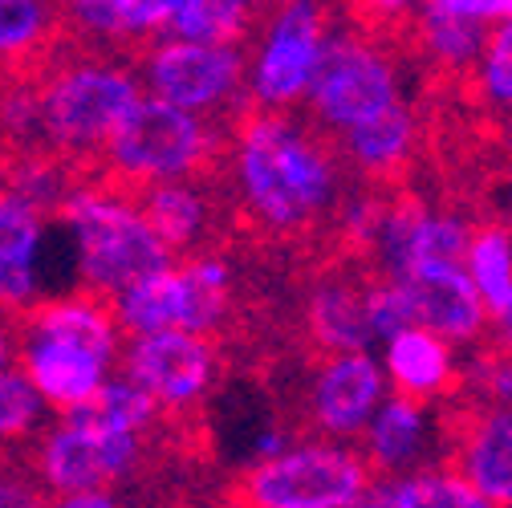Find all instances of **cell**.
Returning a JSON list of instances; mask_svg holds the SVG:
<instances>
[{"instance_id":"6da1fadb","label":"cell","mask_w":512,"mask_h":508,"mask_svg":"<svg viewBox=\"0 0 512 508\" xmlns=\"http://www.w3.org/2000/svg\"><path fill=\"white\" fill-rule=\"evenodd\" d=\"M236 192L273 232H301L338 200V159L293 114L252 110L236 126Z\"/></svg>"},{"instance_id":"7a4b0ae2","label":"cell","mask_w":512,"mask_h":508,"mask_svg":"<svg viewBox=\"0 0 512 508\" xmlns=\"http://www.w3.org/2000/svg\"><path fill=\"white\" fill-rule=\"evenodd\" d=\"M57 220L74 244L78 293L114 301L118 293L139 285L143 277L175 265V257L155 236V228L147 224L135 196L114 183L74 187L70 200L61 204Z\"/></svg>"},{"instance_id":"3957f363","label":"cell","mask_w":512,"mask_h":508,"mask_svg":"<svg viewBox=\"0 0 512 508\" xmlns=\"http://www.w3.org/2000/svg\"><path fill=\"white\" fill-rule=\"evenodd\" d=\"M41 98V139L57 155L106 151L118 122L143 98V82L131 66L110 57L61 61L37 86Z\"/></svg>"},{"instance_id":"277c9868","label":"cell","mask_w":512,"mask_h":508,"mask_svg":"<svg viewBox=\"0 0 512 508\" xmlns=\"http://www.w3.org/2000/svg\"><path fill=\"white\" fill-rule=\"evenodd\" d=\"M212 151H216V135L208 118L143 94L135 110L118 122L102 159L114 187L126 183L131 192H143L151 183L200 179L204 167L212 163Z\"/></svg>"},{"instance_id":"5b68a950","label":"cell","mask_w":512,"mask_h":508,"mask_svg":"<svg viewBox=\"0 0 512 508\" xmlns=\"http://www.w3.org/2000/svg\"><path fill=\"white\" fill-rule=\"evenodd\" d=\"M114 317L122 334L151 338V334H200L208 338L228 322L232 309V265L220 252H200L183 265L143 277L114 301Z\"/></svg>"},{"instance_id":"8992f818","label":"cell","mask_w":512,"mask_h":508,"mask_svg":"<svg viewBox=\"0 0 512 508\" xmlns=\"http://www.w3.org/2000/svg\"><path fill=\"white\" fill-rule=\"evenodd\" d=\"M374 472L350 443L301 439L281 456L252 464L240 480L244 508H354Z\"/></svg>"},{"instance_id":"52a82bcc","label":"cell","mask_w":512,"mask_h":508,"mask_svg":"<svg viewBox=\"0 0 512 508\" xmlns=\"http://www.w3.org/2000/svg\"><path fill=\"white\" fill-rule=\"evenodd\" d=\"M309 114L334 135H346L354 126L387 114L403 102V74L399 61L382 49L374 37L330 29L326 57L317 82L309 90Z\"/></svg>"},{"instance_id":"ba28073f","label":"cell","mask_w":512,"mask_h":508,"mask_svg":"<svg viewBox=\"0 0 512 508\" xmlns=\"http://www.w3.org/2000/svg\"><path fill=\"white\" fill-rule=\"evenodd\" d=\"M326 41V9L309 5V0L273 9L248 61V98L256 102V110L289 114L297 102H305L317 82V70H322Z\"/></svg>"},{"instance_id":"9c48e42d","label":"cell","mask_w":512,"mask_h":508,"mask_svg":"<svg viewBox=\"0 0 512 508\" xmlns=\"http://www.w3.org/2000/svg\"><path fill=\"white\" fill-rule=\"evenodd\" d=\"M139 82L151 98L204 118L248 86V61L240 49L155 37L143 49Z\"/></svg>"},{"instance_id":"30bf717a","label":"cell","mask_w":512,"mask_h":508,"mask_svg":"<svg viewBox=\"0 0 512 508\" xmlns=\"http://www.w3.org/2000/svg\"><path fill=\"white\" fill-rule=\"evenodd\" d=\"M143 439L135 435H110L86 423L57 419L37 448V480L53 496H78V492H106L139 464Z\"/></svg>"},{"instance_id":"8fae6325","label":"cell","mask_w":512,"mask_h":508,"mask_svg":"<svg viewBox=\"0 0 512 508\" xmlns=\"http://www.w3.org/2000/svg\"><path fill=\"white\" fill-rule=\"evenodd\" d=\"M391 399V383L382 362L362 350V354H330L317 362L309 391H305V419L317 431V439L330 443H350L366 435L370 419L378 407Z\"/></svg>"},{"instance_id":"7c38bea8","label":"cell","mask_w":512,"mask_h":508,"mask_svg":"<svg viewBox=\"0 0 512 508\" xmlns=\"http://www.w3.org/2000/svg\"><path fill=\"white\" fill-rule=\"evenodd\" d=\"M118 366L155 399L159 411H187L212 391L220 354L212 338L200 334H151L126 342Z\"/></svg>"},{"instance_id":"4fadbf2b","label":"cell","mask_w":512,"mask_h":508,"mask_svg":"<svg viewBox=\"0 0 512 508\" xmlns=\"http://www.w3.org/2000/svg\"><path fill=\"white\" fill-rule=\"evenodd\" d=\"M472 240V224L456 212H439L419 200H399L378 212L374 224V252L382 261V277H403L415 269L464 265Z\"/></svg>"},{"instance_id":"5bb4252c","label":"cell","mask_w":512,"mask_h":508,"mask_svg":"<svg viewBox=\"0 0 512 508\" xmlns=\"http://www.w3.org/2000/svg\"><path fill=\"white\" fill-rule=\"evenodd\" d=\"M411 309V326L431 330L435 338L452 346H472L488 334L492 317L472 289L464 265H439V269H415L399 277Z\"/></svg>"},{"instance_id":"9a60e30c","label":"cell","mask_w":512,"mask_h":508,"mask_svg":"<svg viewBox=\"0 0 512 508\" xmlns=\"http://www.w3.org/2000/svg\"><path fill=\"white\" fill-rule=\"evenodd\" d=\"M17 338L74 346L82 354L102 358L106 366H118L122 358V326L114 317V305L94 293H57L37 301L29 313L17 317Z\"/></svg>"},{"instance_id":"2e32d148","label":"cell","mask_w":512,"mask_h":508,"mask_svg":"<svg viewBox=\"0 0 512 508\" xmlns=\"http://www.w3.org/2000/svg\"><path fill=\"white\" fill-rule=\"evenodd\" d=\"M456 472L496 508H512V407H472L452 423Z\"/></svg>"},{"instance_id":"e0dca14e","label":"cell","mask_w":512,"mask_h":508,"mask_svg":"<svg viewBox=\"0 0 512 508\" xmlns=\"http://www.w3.org/2000/svg\"><path fill=\"white\" fill-rule=\"evenodd\" d=\"M45 212L21 196H5L0 204V309L9 317L29 313L45 301L41 289V252H45Z\"/></svg>"},{"instance_id":"ac0fdd59","label":"cell","mask_w":512,"mask_h":508,"mask_svg":"<svg viewBox=\"0 0 512 508\" xmlns=\"http://www.w3.org/2000/svg\"><path fill=\"white\" fill-rule=\"evenodd\" d=\"M435 435H439V427H435V415L427 403L391 395L362 435V460L382 480L411 476L419 468H431L427 460L435 448Z\"/></svg>"},{"instance_id":"d6986e66","label":"cell","mask_w":512,"mask_h":508,"mask_svg":"<svg viewBox=\"0 0 512 508\" xmlns=\"http://www.w3.org/2000/svg\"><path fill=\"white\" fill-rule=\"evenodd\" d=\"M17 366L37 387V395L49 407H57V415L90 403L114 374V366H106L102 358L82 354L74 346H61V342H45V338H17Z\"/></svg>"},{"instance_id":"ffe728a7","label":"cell","mask_w":512,"mask_h":508,"mask_svg":"<svg viewBox=\"0 0 512 508\" xmlns=\"http://www.w3.org/2000/svg\"><path fill=\"white\" fill-rule=\"evenodd\" d=\"M382 370H387L391 395L415 399V403H435L460 383V358L456 346L435 338L431 330L407 326L382 342Z\"/></svg>"},{"instance_id":"44dd1931","label":"cell","mask_w":512,"mask_h":508,"mask_svg":"<svg viewBox=\"0 0 512 508\" xmlns=\"http://www.w3.org/2000/svg\"><path fill=\"white\" fill-rule=\"evenodd\" d=\"M143 208L155 236L167 244V252H212L208 240L216 232V204L200 179H179V183H151L143 192H131Z\"/></svg>"},{"instance_id":"7402d4cb","label":"cell","mask_w":512,"mask_h":508,"mask_svg":"<svg viewBox=\"0 0 512 508\" xmlns=\"http://www.w3.org/2000/svg\"><path fill=\"white\" fill-rule=\"evenodd\" d=\"M366 285L358 277H330L317 281L309 301H305V326L317 350L330 354H362L370 350L374 326H370V305H366Z\"/></svg>"},{"instance_id":"603a6c76","label":"cell","mask_w":512,"mask_h":508,"mask_svg":"<svg viewBox=\"0 0 512 508\" xmlns=\"http://www.w3.org/2000/svg\"><path fill=\"white\" fill-rule=\"evenodd\" d=\"M354 508H496L452 464H431L399 480L374 476Z\"/></svg>"},{"instance_id":"cb8c5ba5","label":"cell","mask_w":512,"mask_h":508,"mask_svg":"<svg viewBox=\"0 0 512 508\" xmlns=\"http://www.w3.org/2000/svg\"><path fill=\"white\" fill-rule=\"evenodd\" d=\"M163 21L167 0H78V5L61 9V25L102 45L163 37Z\"/></svg>"},{"instance_id":"d4e9b609","label":"cell","mask_w":512,"mask_h":508,"mask_svg":"<svg viewBox=\"0 0 512 508\" xmlns=\"http://www.w3.org/2000/svg\"><path fill=\"white\" fill-rule=\"evenodd\" d=\"M415 131H419V126H415V110H411L407 102H399V106H391L387 114H378V118L354 126V131L338 135V143H342V155H346L358 171L382 179V175L399 171V167L411 159V151H415Z\"/></svg>"},{"instance_id":"484cf974","label":"cell","mask_w":512,"mask_h":508,"mask_svg":"<svg viewBox=\"0 0 512 508\" xmlns=\"http://www.w3.org/2000/svg\"><path fill=\"white\" fill-rule=\"evenodd\" d=\"M492 25L476 21L464 0H431L419 9V41L443 70H476Z\"/></svg>"},{"instance_id":"4316f807","label":"cell","mask_w":512,"mask_h":508,"mask_svg":"<svg viewBox=\"0 0 512 508\" xmlns=\"http://www.w3.org/2000/svg\"><path fill=\"white\" fill-rule=\"evenodd\" d=\"M256 17H261V9L244 5V0H167L163 37L240 49Z\"/></svg>"},{"instance_id":"83f0119b","label":"cell","mask_w":512,"mask_h":508,"mask_svg":"<svg viewBox=\"0 0 512 508\" xmlns=\"http://www.w3.org/2000/svg\"><path fill=\"white\" fill-rule=\"evenodd\" d=\"M464 273L472 289L480 293L492 326L512 313V228L504 224H480L472 228L468 252H464Z\"/></svg>"},{"instance_id":"f1b7e54d","label":"cell","mask_w":512,"mask_h":508,"mask_svg":"<svg viewBox=\"0 0 512 508\" xmlns=\"http://www.w3.org/2000/svg\"><path fill=\"white\" fill-rule=\"evenodd\" d=\"M155 415H159V407L143 387H135L126 374H110L106 387L90 403H82L78 411H66L61 419L86 423V427H98V431H110V435L143 439V431L155 423Z\"/></svg>"},{"instance_id":"f546056e","label":"cell","mask_w":512,"mask_h":508,"mask_svg":"<svg viewBox=\"0 0 512 508\" xmlns=\"http://www.w3.org/2000/svg\"><path fill=\"white\" fill-rule=\"evenodd\" d=\"M61 29V9L37 0H0V70H25Z\"/></svg>"},{"instance_id":"4dcf8cb0","label":"cell","mask_w":512,"mask_h":508,"mask_svg":"<svg viewBox=\"0 0 512 508\" xmlns=\"http://www.w3.org/2000/svg\"><path fill=\"white\" fill-rule=\"evenodd\" d=\"M49 403L37 395V387L25 378V370L13 362L0 370V439H25L45 423Z\"/></svg>"},{"instance_id":"1f68e13d","label":"cell","mask_w":512,"mask_h":508,"mask_svg":"<svg viewBox=\"0 0 512 508\" xmlns=\"http://www.w3.org/2000/svg\"><path fill=\"white\" fill-rule=\"evenodd\" d=\"M476 90L488 106L512 114V17L492 25L488 41H484V53L476 61Z\"/></svg>"},{"instance_id":"d6a6232c","label":"cell","mask_w":512,"mask_h":508,"mask_svg":"<svg viewBox=\"0 0 512 508\" xmlns=\"http://www.w3.org/2000/svg\"><path fill=\"white\" fill-rule=\"evenodd\" d=\"M468 383L480 387L484 407H512V354L500 346L484 350V358H476L468 370Z\"/></svg>"},{"instance_id":"836d02e7","label":"cell","mask_w":512,"mask_h":508,"mask_svg":"<svg viewBox=\"0 0 512 508\" xmlns=\"http://www.w3.org/2000/svg\"><path fill=\"white\" fill-rule=\"evenodd\" d=\"M0 508H49V504L33 484V476L0 468Z\"/></svg>"},{"instance_id":"e575fe53","label":"cell","mask_w":512,"mask_h":508,"mask_svg":"<svg viewBox=\"0 0 512 508\" xmlns=\"http://www.w3.org/2000/svg\"><path fill=\"white\" fill-rule=\"evenodd\" d=\"M49 508H118L110 492H78V496H57Z\"/></svg>"},{"instance_id":"d590c367","label":"cell","mask_w":512,"mask_h":508,"mask_svg":"<svg viewBox=\"0 0 512 508\" xmlns=\"http://www.w3.org/2000/svg\"><path fill=\"white\" fill-rule=\"evenodd\" d=\"M17 362V322L0 309V370Z\"/></svg>"},{"instance_id":"8d00e7d4","label":"cell","mask_w":512,"mask_h":508,"mask_svg":"<svg viewBox=\"0 0 512 508\" xmlns=\"http://www.w3.org/2000/svg\"><path fill=\"white\" fill-rule=\"evenodd\" d=\"M496 346L512 354V313L504 317V322H496Z\"/></svg>"},{"instance_id":"74e56055","label":"cell","mask_w":512,"mask_h":508,"mask_svg":"<svg viewBox=\"0 0 512 508\" xmlns=\"http://www.w3.org/2000/svg\"><path fill=\"white\" fill-rule=\"evenodd\" d=\"M5 196H9V183H5V171H0V204H5Z\"/></svg>"},{"instance_id":"f35d334b","label":"cell","mask_w":512,"mask_h":508,"mask_svg":"<svg viewBox=\"0 0 512 508\" xmlns=\"http://www.w3.org/2000/svg\"><path fill=\"white\" fill-rule=\"evenodd\" d=\"M240 508H244V504H240Z\"/></svg>"}]
</instances>
